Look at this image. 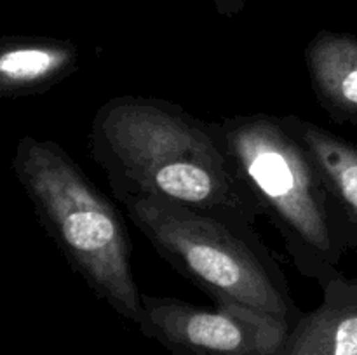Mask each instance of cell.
I'll use <instances>...</instances> for the list:
<instances>
[{
	"instance_id": "cell-1",
	"label": "cell",
	"mask_w": 357,
	"mask_h": 355,
	"mask_svg": "<svg viewBox=\"0 0 357 355\" xmlns=\"http://www.w3.org/2000/svg\"><path fill=\"white\" fill-rule=\"evenodd\" d=\"M89 145L119 202L160 198L251 223L260 216L222 122L202 120L173 101L112 97L94 113Z\"/></svg>"
},
{
	"instance_id": "cell-2",
	"label": "cell",
	"mask_w": 357,
	"mask_h": 355,
	"mask_svg": "<svg viewBox=\"0 0 357 355\" xmlns=\"http://www.w3.org/2000/svg\"><path fill=\"white\" fill-rule=\"evenodd\" d=\"M121 204L159 256L213 301L246 306L296 326L302 312L255 223L160 198Z\"/></svg>"
},
{
	"instance_id": "cell-3",
	"label": "cell",
	"mask_w": 357,
	"mask_h": 355,
	"mask_svg": "<svg viewBox=\"0 0 357 355\" xmlns=\"http://www.w3.org/2000/svg\"><path fill=\"white\" fill-rule=\"evenodd\" d=\"M16 171L75 274L119 315L138 322L142 292L131 268V239L110 198L54 141L24 138Z\"/></svg>"
},
{
	"instance_id": "cell-4",
	"label": "cell",
	"mask_w": 357,
	"mask_h": 355,
	"mask_svg": "<svg viewBox=\"0 0 357 355\" xmlns=\"http://www.w3.org/2000/svg\"><path fill=\"white\" fill-rule=\"evenodd\" d=\"M230 155L260 216H267L303 277L321 287L340 278L344 249L335 233L326 188L312 157L267 113L222 118Z\"/></svg>"
},
{
	"instance_id": "cell-5",
	"label": "cell",
	"mask_w": 357,
	"mask_h": 355,
	"mask_svg": "<svg viewBox=\"0 0 357 355\" xmlns=\"http://www.w3.org/2000/svg\"><path fill=\"white\" fill-rule=\"evenodd\" d=\"M139 327L185 355H282L293 327L234 303L201 308L176 298L142 294Z\"/></svg>"
},
{
	"instance_id": "cell-6",
	"label": "cell",
	"mask_w": 357,
	"mask_h": 355,
	"mask_svg": "<svg viewBox=\"0 0 357 355\" xmlns=\"http://www.w3.org/2000/svg\"><path fill=\"white\" fill-rule=\"evenodd\" d=\"M281 118L286 129L309 152L319 171L338 244L344 253H357V146L296 115H284Z\"/></svg>"
},
{
	"instance_id": "cell-7",
	"label": "cell",
	"mask_w": 357,
	"mask_h": 355,
	"mask_svg": "<svg viewBox=\"0 0 357 355\" xmlns=\"http://www.w3.org/2000/svg\"><path fill=\"white\" fill-rule=\"evenodd\" d=\"M282 355H357V277L323 287V303L302 313Z\"/></svg>"
},
{
	"instance_id": "cell-8",
	"label": "cell",
	"mask_w": 357,
	"mask_h": 355,
	"mask_svg": "<svg viewBox=\"0 0 357 355\" xmlns=\"http://www.w3.org/2000/svg\"><path fill=\"white\" fill-rule=\"evenodd\" d=\"M317 103L337 124L357 125V37L321 30L305 49Z\"/></svg>"
},
{
	"instance_id": "cell-9",
	"label": "cell",
	"mask_w": 357,
	"mask_h": 355,
	"mask_svg": "<svg viewBox=\"0 0 357 355\" xmlns=\"http://www.w3.org/2000/svg\"><path fill=\"white\" fill-rule=\"evenodd\" d=\"M80 68V51L61 38H16L0 45V90L42 93Z\"/></svg>"
},
{
	"instance_id": "cell-10",
	"label": "cell",
	"mask_w": 357,
	"mask_h": 355,
	"mask_svg": "<svg viewBox=\"0 0 357 355\" xmlns=\"http://www.w3.org/2000/svg\"><path fill=\"white\" fill-rule=\"evenodd\" d=\"M216 13L223 17H236L243 13L246 0H213Z\"/></svg>"
}]
</instances>
